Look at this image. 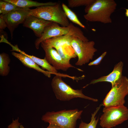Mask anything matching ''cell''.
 <instances>
[{"label":"cell","instance_id":"obj_27","mask_svg":"<svg viewBox=\"0 0 128 128\" xmlns=\"http://www.w3.org/2000/svg\"><path fill=\"white\" fill-rule=\"evenodd\" d=\"M126 11L125 13V16L128 18V9H125Z\"/></svg>","mask_w":128,"mask_h":128},{"label":"cell","instance_id":"obj_20","mask_svg":"<svg viewBox=\"0 0 128 128\" xmlns=\"http://www.w3.org/2000/svg\"><path fill=\"white\" fill-rule=\"evenodd\" d=\"M22 8L19 7L11 3L4 0L0 1V13L5 14L12 11Z\"/></svg>","mask_w":128,"mask_h":128},{"label":"cell","instance_id":"obj_19","mask_svg":"<svg viewBox=\"0 0 128 128\" xmlns=\"http://www.w3.org/2000/svg\"><path fill=\"white\" fill-rule=\"evenodd\" d=\"M62 8L67 18L72 22L79 26L81 27L85 28L86 27L78 18L76 14L64 3L62 4Z\"/></svg>","mask_w":128,"mask_h":128},{"label":"cell","instance_id":"obj_21","mask_svg":"<svg viewBox=\"0 0 128 128\" xmlns=\"http://www.w3.org/2000/svg\"><path fill=\"white\" fill-rule=\"evenodd\" d=\"M101 105L96 108V110L91 114V117L90 122L87 123L82 121L79 125L78 128H96L99 119H96L95 115L100 108Z\"/></svg>","mask_w":128,"mask_h":128},{"label":"cell","instance_id":"obj_25","mask_svg":"<svg viewBox=\"0 0 128 128\" xmlns=\"http://www.w3.org/2000/svg\"><path fill=\"white\" fill-rule=\"evenodd\" d=\"M7 27L6 22L3 18L1 15L0 16V29H3Z\"/></svg>","mask_w":128,"mask_h":128},{"label":"cell","instance_id":"obj_10","mask_svg":"<svg viewBox=\"0 0 128 128\" xmlns=\"http://www.w3.org/2000/svg\"><path fill=\"white\" fill-rule=\"evenodd\" d=\"M72 24L70 23L68 27H61L58 23L52 22L46 28L41 36L36 40L35 45L36 48L38 49L41 43L46 39L67 34L70 31Z\"/></svg>","mask_w":128,"mask_h":128},{"label":"cell","instance_id":"obj_6","mask_svg":"<svg viewBox=\"0 0 128 128\" xmlns=\"http://www.w3.org/2000/svg\"><path fill=\"white\" fill-rule=\"evenodd\" d=\"M128 94V78L122 76L112 86L103 102L105 107L124 105Z\"/></svg>","mask_w":128,"mask_h":128},{"label":"cell","instance_id":"obj_18","mask_svg":"<svg viewBox=\"0 0 128 128\" xmlns=\"http://www.w3.org/2000/svg\"><path fill=\"white\" fill-rule=\"evenodd\" d=\"M11 60L8 54L2 53L0 54V75L5 76L8 75L10 71L9 65Z\"/></svg>","mask_w":128,"mask_h":128},{"label":"cell","instance_id":"obj_17","mask_svg":"<svg viewBox=\"0 0 128 128\" xmlns=\"http://www.w3.org/2000/svg\"><path fill=\"white\" fill-rule=\"evenodd\" d=\"M61 58L65 61L70 63L72 58L77 55L71 45H64L60 46L55 49Z\"/></svg>","mask_w":128,"mask_h":128},{"label":"cell","instance_id":"obj_7","mask_svg":"<svg viewBox=\"0 0 128 128\" xmlns=\"http://www.w3.org/2000/svg\"><path fill=\"white\" fill-rule=\"evenodd\" d=\"M95 44L93 41H84L77 37L73 38L71 46L78 58L75 65L82 66L93 59L95 53L97 51L94 47Z\"/></svg>","mask_w":128,"mask_h":128},{"label":"cell","instance_id":"obj_13","mask_svg":"<svg viewBox=\"0 0 128 128\" xmlns=\"http://www.w3.org/2000/svg\"><path fill=\"white\" fill-rule=\"evenodd\" d=\"M123 65V63L122 61H121L119 62L115 65L113 71L109 74L92 80L89 84L87 85L83 88H85L90 84L105 82H110L112 86L122 76Z\"/></svg>","mask_w":128,"mask_h":128},{"label":"cell","instance_id":"obj_8","mask_svg":"<svg viewBox=\"0 0 128 128\" xmlns=\"http://www.w3.org/2000/svg\"><path fill=\"white\" fill-rule=\"evenodd\" d=\"M75 37H78L83 41H89L81 29L73 24L70 31L67 34L46 39L41 43L47 46L56 49L60 46L71 45V43Z\"/></svg>","mask_w":128,"mask_h":128},{"label":"cell","instance_id":"obj_26","mask_svg":"<svg viewBox=\"0 0 128 128\" xmlns=\"http://www.w3.org/2000/svg\"><path fill=\"white\" fill-rule=\"evenodd\" d=\"M47 128H61L58 125L55 124L50 123L49 126Z\"/></svg>","mask_w":128,"mask_h":128},{"label":"cell","instance_id":"obj_12","mask_svg":"<svg viewBox=\"0 0 128 128\" xmlns=\"http://www.w3.org/2000/svg\"><path fill=\"white\" fill-rule=\"evenodd\" d=\"M52 22L29 15L23 24L24 27L32 29L35 35L40 38L46 28Z\"/></svg>","mask_w":128,"mask_h":128},{"label":"cell","instance_id":"obj_24","mask_svg":"<svg viewBox=\"0 0 128 128\" xmlns=\"http://www.w3.org/2000/svg\"><path fill=\"white\" fill-rule=\"evenodd\" d=\"M21 124V123L19 122V118L17 119L14 120L13 119L12 122L8 126V128H18Z\"/></svg>","mask_w":128,"mask_h":128},{"label":"cell","instance_id":"obj_4","mask_svg":"<svg viewBox=\"0 0 128 128\" xmlns=\"http://www.w3.org/2000/svg\"><path fill=\"white\" fill-rule=\"evenodd\" d=\"M61 75H55L51 82V87L56 98L62 101L70 100L74 98H80L97 102L98 100L84 95L82 89H74L67 84L62 79Z\"/></svg>","mask_w":128,"mask_h":128},{"label":"cell","instance_id":"obj_28","mask_svg":"<svg viewBox=\"0 0 128 128\" xmlns=\"http://www.w3.org/2000/svg\"><path fill=\"white\" fill-rule=\"evenodd\" d=\"M18 128H24L22 124H20Z\"/></svg>","mask_w":128,"mask_h":128},{"label":"cell","instance_id":"obj_22","mask_svg":"<svg viewBox=\"0 0 128 128\" xmlns=\"http://www.w3.org/2000/svg\"><path fill=\"white\" fill-rule=\"evenodd\" d=\"M95 0H68V6L74 8L81 6H88L92 4Z\"/></svg>","mask_w":128,"mask_h":128},{"label":"cell","instance_id":"obj_1","mask_svg":"<svg viewBox=\"0 0 128 128\" xmlns=\"http://www.w3.org/2000/svg\"><path fill=\"white\" fill-rule=\"evenodd\" d=\"M117 6L114 0H95L92 4L85 7V11L86 14L84 17L90 22L111 23V16L115 11Z\"/></svg>","mask_w":128,"mask_h":128},{"label":"cell","instance_id":"obj_15","mask_svg":"<svg viewBox=\"0 0 128 128\" xmlns=\"http://www.w3.org/2000/svg\"><path fill=\"white\" fill-rule=\"evenodd\" d=\"M12 55L18 59L25 66L29 68L33 69L39 72L43 73L48 78L51 77L52 74L47 71L41 69L31 59L21 53H17L13 52Z\"/></svg>","mask_w":128,"mask_h":128},{"label":"cell","instance_id":"obj_2","mask_svg":"<svg viewBox=\"0 0 128 128\" xmlns=\"http://www.w3.org/2000/svg\"><path fill=\"white\" fill-rule=\"evenodd\" d=\"M83 112L76 109L55 112L48 111L43 115L44 122L56 124L61 128H75L77 121L81 118Z\"/></svg>","mask_w":128,"mask_h":128},{"label":"cell","instance_id":"obj_11","mask_svg":"<svg viewBox=\"0 0 128 128\" xmlns=\"http://www.w3.org/2000/svg\"><path fill=\"white\" fill-rule=\"evenodd\" d=\"M29 9L21 8L5 14H1L10 31L12 38L15 29L20 24H23L29 15Z\"/></svg>","mask_w":128,"mask_h":128},{"label":"cell","instance_id":"obj_16","mask_svg":"<svg viewBox=\"0 0 128 128\" xmlns=\"http://www.w3.org/2000/svg\"><path fill=\"white\" fill-rule=\"evenodd\" d=\"M5 1L13 4L18 7L23 9H29L33 7H37L46 6L54 5L57 3L49 2L40 3L29 0H4Z\"/></svg>","mask_w":128,"mask_h":128},{"label":"cell","instance_id":"obj_14","mask_svg":"<svg viewBox=\"0 0 128 128\" xmlns=\"http://www.w3.org/2000/svg\"><path fill=\"white\" fill-rule=\"evenodd\" d=\"M5 43H7L11 46L12 49L11 51H16L25 55L30 58L36 64L39 66H41L44 69H46L52 74L62 76L63 75V74L58 73L57 70L48 62L45 58L43 59H41L33 55H29L19 49L17 45H13L9 42L7 40L5 41Z\"/></svg>","mask_w":128,"mask_h":128},{"label":"cell","instance_id":"obj_23","mask_svg":"<svg viewBox=\"0 0 128 128\" xmlns=\"http://www.w3.org/2000/svg\"><path fill=\"white\" fill-rule=\"evenodd\" d=\"M107 52H103L99 57L94 60L90 62L88 64L89 66L97 65L99 64L104 57L107 54Z\"/></svg>","mask_w":128,"mask_h":128},{"label":"cell","instance_id":"obj_3","mask_svg":"<svg viewBox=\"0 0 128 128\" xmlns=\"http://www.w3.org/2000/svg\"><path fill=\"white\" fill-rule=\"evenodd\" d=\"M29 15L57 23L63 27H68L70 24L59 3L54 5L42 6L34 9H30Z\"/></svg>","mask_w":128,"mask_h":128},{"label":"cell","instance_id":"obj_5","mask_svg":"<svg viewBox=\"0 0 128 128\" xmlns=\"http://www.w3.org/2000/svg\"><path fill=\"white\" fill-rule=\"evenodd\" d=\"M100 119V125L103 128H111L128 119V109L124 105L104 107Z\"/></svg>","mask_w":128,"mask_h":128},{"label":"cell","instance_id":"obj_9","mask_svg":"<svg viewBox=\"0 0 128 128\" xmlns=\"http://www.w3.org/2000/svg\"><path fill=\"white\" fill-rule=\"evenodd\" d=\"M41 46L45 53V57L48 62L56 70L67 71L70 68H76L80 71L81 70L75 67L69 62L64 60L54 48L48 47L41 43Z\"/></svg>","mask_w":128,"mask_h":128}]
</instances>
